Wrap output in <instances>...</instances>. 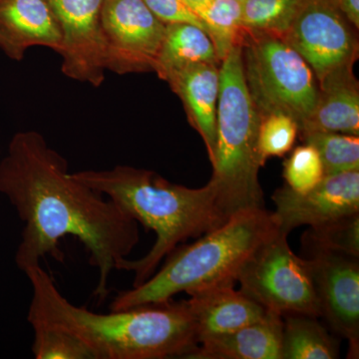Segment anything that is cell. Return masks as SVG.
Segmentation results:
<instances>
[{
    "instance_id": "1",
    "label": "cell",
    "mask_w": 359,
    "mask_h": 359,
    "mask_svg": "<svg viewBox=\"0 0 359 359\" xmlns=\"http://www.w3.org/2000/svg\"><path fill=\"white\" fill-rule=\"evenodd\" d=\"M0 192L25 223L15 256L18 269L25 271L47 256L62 261L59 242L72 236L85 245L98 271L94 294L103 301L111 273L119 271L140 241L138 222L75 179L65 158L36 131L20 132L9 144L0 163Z\"/></svg>"
},
{
    "instance_id": "2",
    "label": "cell",
    "mask_w": 359,
    "mask_h": 359,
    "mask_svg": "<svg viewBox=\"0 0 359 359\" xmlns=\"http://www.w3.org/2000/svg\"><path fill=\"white\" fill-rule=\"evenodd\" d=\"M32 287L30 325L69 332L93 359L185 358L199 344L197 327L186 301L95 313L61 294L40 264L25 271Z\"/></svg>"
},
{
    "instance_id": "3",
    "label": "cell",
    "mask_w": 359,
    "mask_h": 359,
    "mask_svg": "<svg viewBox=\"0 0 359 359\" xmlns=\"http://www.w3.org/2000/svg\"><path fill=\"white\" fill-rule=\"evenodd\" d=\"M119 205L135 221L156 233L148 254L139 259H125L119 271H133V287L153 276L161 262L179 244L199 238L226 223L216 186L210 181L199 189L177 185L149 170L116 166L103 171L71 173Z\"/></svg>"
},
{
    "instance_id": "4",
    "label": "cell",
    "mask_w": 359,
    "mask_h": 359,
    "mask_svg": "<svg viewBox=\"0 0 359 359\" xmlns=\"http://www.w3.org/2000/svg\"><path fill=\"white\" fill-rule=\"evenodd\" d=\"M278 233L273 215L264 208L235 212L194 244L177 247L146 282L116 295L110 311L163 304L180 292L235 285L255 250Z\"/></svg>"
},
{
    "instance_id": "5",
    "label": "cell",
    "mask_w": 359,
    "mask_h": 359,
    "mask_svg": "<svg viewBox=\"0 0 359 359\" xmlns=\"http://www.w3.org/2000/svg\"><path fill=\"white\" fill-rule=\"evenodd\" d=\"M261 115L250 96L243 67L242 46H236L219 66L217 141L212 175L226 218L243 210L264 207L257 153Z\"/></svg>"
},
{
    "instance_id": "6",
    "label": "cell",
    "mask_w": 359,
    "mask_h": 359,
    "mask_svg": "<svg viewBox=\"0 0 359 359\" xmlns=\"http://www.w3.org/2000/svg\"><path fill=\"white\" fill-rule=\"evenodd\" d=\"M242 49L245 82L259 115L285 113L301 130L320 94L308 63L280 35L247 32Z\"/></svg>"
},
{
    "instance_id": "7",
    "label": "cell",
    "mask_w": 359,
    "mask_h": 359,
    "mask_svg": "<svg viewBox=\"0 0 359 359\" xmlns=\"http://www.w3.org/2000/svg\"><path fill=\"white\" fill-rule=\"evenodd\" d=\"M237 282L250 299L283 318L320 316L306 259L292 252L287 236L280 231L255 250L241 269Z\"/></svg>"
},
{
    "instance_id": "8",
    "label": "cell",
    "mask_w": 359,
    "mask_h": 359,
    "mask_svg": "<svg viewBox=\"0 0 359 359\" xmlns=\"http://www.w3.org/2000/svg\"><path fill=\"white\" fill-rule=\"evenodd\" d=\"M283 37L308 63L320 89L353 75L358 35L335 0H302Z\"/></svg>"
},
{
    "instance_id": "9",
    "label": "cell",
    "mask_w": 359,
    "mask_h": 359,
    "mask_svg": "<svg viewBox=\"0 0 359 359\" xmlns=\"http://www.w3.org/2000/svg\"><path fill=\"white\" fill-rule=\"evenodd\" d=\"M101 25L106 69L121 75L154 72L166 25L143 0H103Z\"/></svg>"
},
{
    "instance_id": "10",
    "label": "cell",
    "mask_w": 359,
    "mask_h": 359,
    "mask_svg": "<svg viewBox=\"0 0 359 359\" xmlns=\"http://www.w3.org/2000/svg\"><path fill=\"white\" fill-rule=\"evenodd\" d=\"M359 257L311 252L306 259L320 316L349 344V358L359 354Z\"/></svg>"
},
{
    "instance_id": "11",
    "label": "cell",
    "mask_w": 359,
    "mask_h": 359,
    "mask_svg": "<svg viewBox=\"0 0 359 359\" xmlns=\"http://www.w3.org/2000/svg\"><path fill=\"white\" fill-rule=\"evenodd\" d=\"M62 33L58 53L62 72L98 87L105 79L106 52L101 11L103 0H47Z\"/></svg>"
},
{
    "instance_id": "12",
    "label": "cell",
    "mask_w": 359,
    "mask_h": 359,
    "mask_svg": "<svg viewBox=\"0 0 359 359\" xmlns=\"http://www.w3.org/2000/svg\"><path fill=\"white\" fill-rule=\"evenodd\" d=\"M271 212L278 231L289 235L299 226H316L359 212V171L325 175L309 192L301 194L283 186L271 196Z\"/></svg>"
},
{
    "instance_id": "13",
    "label": "cell",
    "mask_w": 359,
    "mask_h": 359,
    "mask_svg": "<svg viewBox=\"0 0 359 359\" xmlns=\"http://www.w3.org/2000/svg\"><path fill=\"white\" fill-rule=\"evenodd\" d=\"M62 33L47 0H0V49L21 60L32 46L60 50Z\"/></svg>"
},
{
    "instance_id": "14",
    "label": "cell",
    "mask_w": 359,
    "mask_h": 359,
    "mask_svg": "<svg viewBox=\"0 0 359 359\" xmlns=\"http://www.w3.org/2000/svg\"><path fill=\"white\" fill-rule=\"evenodd\" d=\"M186 301L197 327L199 342L211 335L228 334L263 320L269 311L233 283L214 285L189 294Z\"/></svg>"
},
{
    "instance_id": "15",
    "label": "cell",
    "mask_w": 359,
    "mask_h": 359,
    "mask_svg": "<svg viewBox=\"0 0 359 359\" xmlns=\"http://www.w3.org/2000/svg\"><path fill=\"white\" fill-rule=\"evenodd\" d=\"M219 66L217 63L188 66L165 80L183 102L189 122L202 137L211 163L217 141Z\"/></svg>"
},
{
    "instance_id": "16",
    "label": "cell",
    "mask_w": 359,
    "mask_h": 359,
    "mask_svg": "<svg viewBox=\"0 0 359 359\" xmlns=\"http://www.w3.org/2000/svg\"><path fill=\"white\" fill-rule=\"evenodd\" d=\"M283 327V316L269 311L247 327L204 337L185 358L282 359Z\"/></svg>"
},
{
    "instance_id": "17",
    "label": "cell",
    "mask_w": 359,
    "mask_h": 359,
    "mask_svg": "<svg viewBox=\"0 0 359 359\" xmlns=\"http://www.w3.org/2000/svg\"><path fill=\"white\" fill-rule=\"evenodd\" d=\"M320 90L316 108L299 134L334 132L359 136V89L354 74Z\"/></svg>"
},
{
    "instance_id": "18",
    "label": "cell",
    "mask_w": 359,
    "mask_h": 359,
    "mask_svg": "<svg viewBox=\"0 0 359 359\" xmlns=\"http://www.w3.org/2000/svg\"><path fill=\"white\" fill-rule=\"evenodd\" d=\"M199 63L221 61L208 33L190 23L166 25L164 39L154 72L166 80L172 73Z\"/></svg>"
},
{
    "instance_id": "19",
    "label": "cell",
    "mask_w": 359,
    "mask_h": 359,
    "mask_svg": "<svg viewBox=\"0 0 359 359\" xmlns=\"http://www.w3.org/2000/svg\"><path fill=\"white\" fill-rule=\"evenodd\" d=\"M282 359H335L339 342L316 318L292 314L283 318Z\"/></svg>"
},
{
    "instance_id": "20",
    "label": "cell",
    "mask_w": 359,
    "mask_h": 359,
    "mask_svg": "<svg viewBox=\"0 0 359 359\" xmlns=\"http://www.w3.org/2000/svg\"><path fill=\"white\" fill-rule=\"evenodd\" d=\"M212 39L219 61L236 46H243L247 30L242 22V4L238 0H209L195 11Z\"/></svg>"
},
{
    "instance_id": "21",
    "label": "cell",
    "mask_w": 359,
    "mask_h": 359,
    "mask_svg": "<svg viewBox=\"0 0 359 359\" xmlns=\"http://www.w3.org/2000/svg\"><path fill=\"white\" fill-rule=\"evenodd\" d=\"M309 252H332L359 257V212L311 226L302 237Z\"/></svg>"
},
{
    "instance_id": "22",
    "label": "cell",
    "mask_w": 359,
    "mask_h": 359,
    "mask_svg": "<svg viewBox=\"0 0 359 359\" xmlns=\"http://www.w3.org/2000/svg\"><path fill=\"white\" fill-rule=\"evenodd\" d=\"M302 0H244L242 22L248 32L283 36L297 15Z\"/></svg>"
},
{
    "instance_id": "23",
    "label": "cell",
    "mask_w": 359,
    "mask_h": 359,
    "mask_svg": "<svg viewBox=\"0 0 359 359\" xmlns=\"http://www.w3.org/2000/svg\"><path fill=\"white\" fill-rule=\"evenodd\" d=\"M304 143L316 149L323 161L325 175L359 171V136L311 132L301 135Z\"/></svg>"
},
{
    "instance_id": "24",
    "label": "cell",
    "mask_w": 359,
    "mask_h": 359,
    "mask_svg": "<svg viewBox=\"0 0 359 359\" xmlns=\"http://www.w3.org/2000/svg\"><path fill=\"white\" fill-rule=\"evenodd\" d=\"M299 127L294 118L276 112L261 116L257 133V153L262 164L271 157H283L294 147Z\"/></svg>"
},
{
    "instance_id": "25",
    "label": "cell",
    "mask_w": 359,
    "mask_h": 359,
    "mask_svg": "<svg viewBox=\"0 0 359 359\" xmlns=\"http://www.w3.org/2000/svg\"><path fill=\"white\" fill-rule=\"evenodd\" d=\"M34 332L32 351L37 359H93L87 347L61 328L32 325Z\"/></svg>"
},
{
    "instance_id": "26",
    "label": "cell",
    "mask_w": 359,
    "mask_h": 359,
    "mask_svg": "<svg viewBox=\"0 0 359 359\" xmlns=\"http://www.w3.org/2000/svg\"><path fill=\"white\" fill-rule=\"evenodd\" d=\"M283 178L290 190L306 193L325 176L323 161L316 149L304 143L292 151L283 163Z\"/></svg>"
},
{
    "instance_id": "27",
    "label": "cell",
    "mask_w": 359,
    "mask_h": 359,
    "mask_svg": "<svg viewBox=\"0 0 359 359\" xmlns=\"http://www.w3.org/2000/svg\"><path fill=\"white\" fill-rule=\"evenodd\" d=\"M144 4L165 25L190 23L205 32L203 21L185 0H143Z\"/></svg>"
},
{
    "instance_id": "28",
    "label": "cell",
    "mask_w": 359,
    "mask_h": 359,
    "mask_svg": "<svg viewBox=\"0 0 359 359\" xmlns=\"http://www.w3.org/2000/svg\"><path fill=\"white\" fill-rule=\"evenodd\" d=\"M344 18L356 30L359 28V0H335Z\"/></svg>"
},
{
    "instance_id": "29",
    "label": "cell",
    "mask_w": 359,
    "mask_h": 359,
    "mask_svg": "<svg viewBox=\"0 0 359 359\" xmlns=\"http://www.w3.org/2000/svg\"><path fill=\"white\" fill-rule=\"evenodd\" d=\"M185 1L187 4H188V6L193 9L194 13H195L198 8H200L201 6H204V4H207L209 0H185Z\"/></svg>"
},
{
    "instance_id": "30",
    "label": "cell",
    "mask_w": 359,
    "mask_h": 359,
    "mask_svg": "<svg viewBox=\"0 0 359 359\" xmlns=\"http://www.w3.org/2000/svg\"><path fill=\"white\" fill-rule=\"evenodd\" d=\"M238 1L242 2L244 1V0H238Z\"/></svg>"
}]
</instances>
